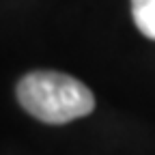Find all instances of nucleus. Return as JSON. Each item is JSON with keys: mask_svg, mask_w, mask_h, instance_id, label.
<instances>
[{"mask_svg": "<svg viewBox=\"0 0 155 155\" xmlns=\"http://www.w3.org/2000/svg\"><path fill=\"white\" fill-rule=\"evenodd\" d=\"M17 99L35 119L61 125L86 116L95 108L93 93L71 75L58 71H32L17 84Z\"/></svg>", "mask_w": 155, "mask_h": 155, "instance_id": "nucleus-1", "label": "nucleus"}, {"mask_svg": "<svg viewBox=\"0 0 155 155\" xmlns=\"http://www.w3.org/2000/svg\"><path fill=\"white\" fill-rule=\"evenodd\" d=\"M131 13L138 30L155 39V0H131Z\"/></svg>", "mask_w": 155, "mask_h": 155, "instance_id": "nucleus-2", "label": "nucleus"}]
</instances>
